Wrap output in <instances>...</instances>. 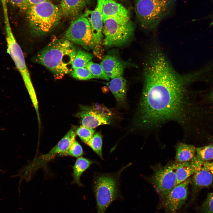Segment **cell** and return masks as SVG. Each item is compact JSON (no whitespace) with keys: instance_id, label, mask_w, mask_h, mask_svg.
I'll return each mask as SVG.
<instances>
[{"instance_id":"cell-1","label":"cell","mask_w":213,"mask_h":213,"mask_svg":"<svg viewBox=\"0 0 213 213\" xmlns=\"http://www.w3.org/2000/svg\"><path fill=\"white\" fill-rule=\"evenodd\" d=\"M143 69V85L135 118V128L151 130L174 121L188 132L204 125L207 105L202 98L198 99L196 93L189 87L197 81H208V67L180 74L162 50L153 47L149 50Z\"/></svg>"},{"instance_id":"cell-2","label":"cell","mask_w":213,"mask_h":213,"mask_svg":"<svg viewBox=\"0 0 213 213\" xmlns=\"http://www.w3.org/2000/svg\"><path fill=\"white\" fill-rule=\"evenodd\" d=\"M77 51L73 43L66 39H54L36 55L34 60L59 79L72 71Z\"/></svg>"},{"instance_id":"cell-3","label":"cell","mask_w":213,"mask_h":213,"mask_svg":"<svg viewBox=\"0 0 213 213\" xmlns=\"http://www.w3.org/2000/svg\"><path fill=\"white\" fill-rule=\"evenodd\" d=\"M131 164L122 167L115 172L94 173L92 188L96 200L97 213H105L113 201L123 199L120 189V177Z\"/></svg>"},{"instance_id":"cell-4","label":"cell","mask_w":213,"mask_h":213,"mask_svg":"<svg viewBox=\"0 0 213 213\" xmlns=\"http://www.w3.org/2000/svg\"><path fill=\"white\" fill-rule=\"evenodd\" d=\"M176 0H135V10L141 26L152 30L167 15Z\"/></svg>"},{"instance_id":"cell-5","label":"cell","mask_w":213,"mask_h":213,"mask_svg":"<svg viewBox=\"0 0 213 213\" xmlns=\"http://www.w3.org/2000/svg\"><path fill=\"white\" fill-rule=\"evenodd\" d=\"M27 10L30 25L33 32L39 35L50 32L62 14L60 8L49 0L30 6Z\"/></svg>"},{"instance_id":"cell-6","label":"cell","mask_w":213,"mask_h":213,"mask_svg":"<svg viewBox=\"0 0 213 213\" xmlns=\"http://www.w3.org/2000/svg\"><path fill=\"white\" fill-rule=\"evenodd\" d=\"M75 132L74 128H72L47 153L34 158L27 165L19 170L17 174L13 175L12 177H20V183L23 179L28 181L37 170L45 167L46 164L55 156L67 155L70 147L75 140Z\"/></svg>"},{"instance_id":"cell-7","label":"cell","mask_w":213,"mask_h":213,"mask_svg":"<svg viewBox=\"0 0 213 213\" xmlns=\"http://www.w3.org/2000/svg\"><path fill=\"white\" fill-rule=\"evenodd\" d=\"M4 19L7 52L22 76L29 95L30 96H33L35 94L36 92L23 52L14 36L8 17H5Z\"/></svg>"},{"instance_id":"cell-8","label":"cell","mask_w":213,"mask_h":213,"mask_svg":"<svg viewBox=\"0 0 213 213\" xmlns=\"http://www.w3.org/2000/svg\"><path fill=\"white\" fill-rule=\"evenodd\" d=\"M103 21L102 33L105 37L104 44L106 47L122 45L127 43L133 36L134 27L130 21L122 24L111 18Z\"/></svg>"},{"instance_id":"cell-9","label":"cell","mask_w":213,"mask_h":213,"mask_svg":"<svg viewBox=\"0 0 213 213\" xmlns=\"http://www.w3.org/2000/svg\"><path fill=\"white\" fill-rule=\"evenodd\" d=\"M80 108L81 111L76 116L81 118L83 126L93 128L111 122L112 112L105 106L97 104L90 106L82 105Z\"/></svg>"},{"instance_id":"cell-10","label":"cell","mask_w":213,"mask_h":213,"mask_svg":"<svg viewBox=\"0 0 213 213\" xmlns=\"http://www.w3.org/2000/svg\"><path fill=\"white\" fill-rule=\"evenodd\" d=\"M177 164H172L157 168L151 178L155 190L164 199L176 185Z\"/></svg>"},{"instance_id":"cell-11","label":"cell","mask_w":213,"mask_h":213,"mask_svg":"<svg viewBox=\"0 0 213 213\" xmlns=\"http://www.w3.org/2000/svg\"><path fill=\"white\" fill-rule=\"evenodd\" d=\"M65 36V39L72 43L84 47L93 45L90 25L84 15L71 23Z\"/></svg>"},{"instance_id":"cell-12","label":"cell","mask_w":213,"mask_h":213,"mask_svg":"<svg viewBox=\"0 0 213 213\" xmlns=\"http://www.w3.org/2000/svg\"><path fill=\"white\" fill-rule=\"evenodd\" d=\"M189 177L183 182L175 185L164 199V206L166 210L176 211L185 203L188 195V188L191 183Z\"/></svg>"},{"instance_id":"cell-13","label":"cell","mask_w":213,"mask_h":213,"mask_svg":"<svg viewBox=\"0 0 213 213\" xmlns=\"http://www.w3.org/2000/svg\"><path fill=\"white\" fill-rule=\"evenodd\" d=\"M104 0H97L96 6L93 10H87L84 14L88 20L94 45H99L103 37V21L102 10Z\"/></svg>"},{"instance_id":"cell-14","label":"cell","mask_w":213,"mask_h":213,"mask_svg":"<svg viewBox=\"0 0 213 213\" xmlns=\"http://www.w3.org/2000/svg\"><path fill=\"white\" fill-rule=\"evenodd\" d=\"M103 20L111 18L122 24L129 22L130 12L124 6L114 0H104L102 10Z\"/></svg>"},{"instance_id":"cell-15","label":"cell","mask_w":213,"mask_h":213,"mask_svg":"<svg viewBox=\"0 0 213 213\" xmlns=\"http://www.w3.org/2000/svg\"><path fill=\"white\" fill-rule=\"evenodd\" d=\"M192 178V193L190 202L195 199L197 193L201 189L208 187L213 183V175L203 165L193 174Z\"/></svg>"},{"instance_id":"cell-16","label":"cell","mask_w":213,"mask_h":213,"mask_svg":"<svg viewBox=\"0 0 213 213\" xmlns=\"http://www.w3.org/2000/svg\"><path fill=\"white\" fill-rule=\"evenodd\" d=\"M203 164L197 158L196 155L189 161L177 163L176 168V184L183 182L191 175H193Z\"/></svg>"},{"instance_id":"cell-17","label":"cell","mask_w":213,"mask_h":213,"mask_svg":"<svg viewBox=\"0 0 213 213\" xmlns=\"http://www.w3.org/2000/svg\"><path fill=\"white\" fill-rule=\"evenodd\" d=\"M100 64L107 75L112 79L122 75L125 66L118 58L110 54L104 57Z\"/></svg>"},{"instance_id":"cell-18","label":"cell","mask_w":213,"mask_h":213,"mask_svg":"<svg viewBox=\"0 0 213 213\" xmlns=\"http://www.w3.org/2000/svg\"><path fill=\"white\" fill-rule=\"evenodd\" d=\"M119 104L125 101L127 91V81L121 76L113 79L106 84Z\"/></svg>"},{"instance_id":"cell-19","label":"cell","mask_w":213,"mask_h":213,"mask_svg":"<svg viewBox=\"0 0 213 213\" xmlns=\"http://www.w3.org/2000/svg\"><path fill=\"white\" fill-rule=\"evenodd\" d=\"M87 0H61L62 14L67 17L76 15L85 5Z\"/></svg>"},{"instance_id":"cell-20","label":"cell","mask_w":213,"mask_h":213,"mask_svg":"<svg viewBox=\"0 0 213 213\" xmlns=\"http://www.w3.org/2000/svg\"><path fill=\"white\" fill-rule=\"evenodd\" d=\"M95 162L94 161L84 157H78L73 167L72 175L73 179V183H76L79 187L83 186L80 181V177L83 173Z\"/></svg>"},{"instance_id":"cell-21","label":"cell","mask_w":213,"mask_h":213,"mask_svg":"<svg viewBox=\"0 0 213 213\" xmlns=\"http://www.w3.org/2000/svg\"><path fill=\"white\" fill-rule=\"evenodd\" d=\"M195 153L196 148L193 145L180 143L176 148L175 159L178 163L188 161L195 156Z\"/></svg>"},{"instance_id":"cell-22","label":"cell","mask_w":213,"mask_h":213,"mask_svg":"<svg viewBox=\"0 0 213 213\" xmlns=\"http://www.w3.org/2000/svg\"><path fill=\"white\" fill-rule=\"evenodd\" d=\"M92 58L93 56L90 53L81 50H77L72 63L73 69L86 67Z\"/></svg>"},{"instance_id":"cell-23","label":"cell","mask_w":213,"mask_h":213,"mask_svg":"<svg viewBox=\"0 0 213 213\" xmlns=\"http://www.w3.org/2000/svg\"><path fill=\"white\" fill-rule=\"evenodd\" d=\"M86 144L89 146L101 159H103L102 153V137L100 132L94 134Z\"/></svg>"},{"instance_id":"cell-24","label":"cell","mask_w":213,"mask_h":213,"mask_svg":"<svg viewBox=\"0 0 213 213\" xmlns=\"http://www.w3.org/2000/svg\"><path fill=\"white\" fill-rule=\"evenodd\" d=\"M196 156L203 164L213 160V144L196 148Z\"/></svg>"},{"instance_id":"cell-25","label":"cell","mask_w":213,"mask_h":213,"mask_svg":"<svg viewBox=\"0 0 213 213\" xmlns=\"http://www.w3.org/2000/svg\"><path fill=\"white\" fill-rule=\"evenodd\" d=\"M86 67L91 74L96 78L109 80L110 78L107 75L100 64L90 61Z\"/></svg>"},{"instance_id":"cell-26","label":"cell","mask_w":213,"mask_h":213,"mask_svg":"<svg viewBox=\"0 0 213 213\" xmlns=\"http://www.w3.org/2000/svg\"><path fill=\"white\" fill-rule=\"evenodd\" d=\"M70 73L73 78L80 80H87L96 78L86 67L74 69Z\"/></svg>"},{"instance_id":"cell-27","label":"cell","mask_w":213,"mask_h":213,"mask_svg":"<svg viewBox=\"0 0 213 213\" xmlns=\"http://www.w3.org/2000/svg\"><path fill=\"white\" fill-rule=\"evenodd\" d=\"M93 128L83 126L78 127L75 130V133L81 140L86 144L92 138L94 133Z\"/></svg>"},{"instance_id":"cell-28","label":"cell","mask_w":213,"mask_h":213,"mask_svg":"<svg viewBox=\"0 0 213 213\" xmlns=\"http://www.w3.org/2000/svg\"><path fill=\"white\" fill-rule=\"evenodd\" d=\"M198 209V213H213V192L208 194L206 199Z\"/></svg>"},{"instance_id":"cell-29","label":"cell","mask_w":213,"mask_h":213,"mask_svg":"<svg viewBox=\"0 0 213 213\" xmlns=\"http://www.w3.org/2000/svg\"><path fill=\"white\" fill-rule=\"evenodd\" d=\"M83 154L82 146L76 140L71 144L67 153V155L77 158L81 157Z\"/></svg>"},{"instance_id":"cell-30","label":"cell","mask_w":213,"mask_h":213,"mask_svg":"<svg viewBox=\"0 0 213 213\" xmlns=\"http://www.w3.org/2000/svg\"><path fill=\"white\" fill-rule=\"evenodd\" d=\"M13 6L19 9L25 10H27L28 7L26 0H5Z\"/></svg>"},{"instance_id":"cell-31","label":"cell","mask_w":213,"mask_h":213,"mask_svg":"<svg viewBox=\"0 0 213 213\" xmlns=\"http://www.w3.org/2000/svg\"><path fill=\"white\" fill-rule=\"evenodd\" d=\"M204 100L207 103L213 105V88L206 92L202 94Z\"/></svg>"},{"instance_id":"cell-32","label":"cell","mask_w":213,"mask_h":213,"mask_svg":"<svg viewBox=\"0 0 213 213\" xmlns=\"http://www.w3.org/2000/svg\"><path fill=\"white\" fill-rule=\"evenodd\" d=\"M203 166L205 169L209 171L213 175V161H209L205 162Z\"/></svg>"},{"instance_id":"cell-33","label":"cell","mask_w":213,"mask_h":213,"mask_svg":"<svg viewBox=\"0 0 213 213\" xmlns=\"http://www.w3.org/2000/svg\"><path fill=\"white\" fill-rule=\"evenodd\" d=\"M48 0H26L28 8L30 6L35 5Z\"/></svg>"},{"instance_id":"cell-34","label":"cell","mask_w":213,"mask_h":213,"mask_svg":"<svg viewBox=\"0 0 213 213\" xmlns=\"http://www.w3.org/2000/svg\"><path fill=\"white\" fill-rule=\"evenodd\" d=\"M165 213H178L175 211H172L167 210H166V212Z\"/></svg>"}]
</instances>
